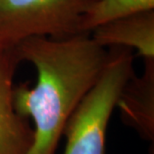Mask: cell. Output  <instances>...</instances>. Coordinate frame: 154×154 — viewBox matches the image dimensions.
Instances as JSON below:
<instances>
[{"instance_id": "obj_4", "label": "cell", "mask_w": 154, "mask_h": 154, "mask_svg": "<svg viewBox=\"0 0 154 154\" xmlns=\"http://www.w3.org/2000/svg\"><path fill=\"white\" fill-rule=\"evenodd\" d=\"M21 62L16 49L0 51V154H28L34 131L14 107V76Z\"/></svg>"}, {"instance_id": "obj_1", "label": "cell", "mask_w": 154, "mask_h": 154, "mask_svg": "<svg viewBox=\"0 0 154 154\" xmlns=\"http://www.w3.org/2000/svg\"><path fill=\"white\" fill-rule=\"evenodd\" d=\"M15 49L37 72L33 87L20 84L13 93L17 113L34 123L28 154H55L67 121L99 79L109 52L89 33L30 38Z\"/></svg>"}, {"instance_id": "obj_7", "label": "cell", "mask_w": 154, "mask_h": 154, "mask_svg": "<svg viewBox=\"0 0 154 154\" xmlns=\"http://www.w3.org/2000/svg\"><path fill=\"white\" fill-rule=\"evenodd\" d=\"M151 10L154 0H94L86 10L80 28L82 33H90L111 21Z\"/></svg>"}, {"instance_id": "obj_5", "label": "cell", "mask_w": 154, "mask_h": 154, "mask_svg": "<svg viewBox=\"0 0 154 154\" xmlns=\"http://www.w3.org/2000/svg\"><path fill=\"white\" fill-rule=\"evenodd\" d=\"M143 75H133L116 104L122 122L142 139L154 140V59H144Z\"/></svg>"}, {"instance_id": "obj_6", "label": "cell", "mask_w": 154, "mask_h": 154, "mask_svg": "<svg viewBox=\"0 0 154 154\" xmlns=\"http://www.w3.org/2000/svg\"><path fill=\"white\" fill-rule=\"evenodd\" d=\"M89 34L104 48L135 49L144 59H154V10L111 21Z\"/></svg>"}, {"instance_id": "obj_2", "label": "cell", "mask_w": 154, "mask_h": 154, "mask_svg": "<svg viewBox=\"0 0 154 154\" xmlns=\"http://www.w3.org/2000/svg\"><path fill=\"white\" fill-rule=\"evenodd\" d=\"M113 48L99 79L66 123L64 154H105L110 117L124 86L134 75L132 51Z\"/></svg>"}, {"instance_id": "obj_3", "label": "cell", "mask_w": 154, "mask_h": 154, "mask_svg": "<svg viewBox=\"0 0 154 154\" xmlns=\"http://www.w3.org/2000/svg\"><path fill=\"white\" fill-rule=\"evenodd\" d=\"M94 0H0V51L34 37L66 38L81 32Z\"/></svg>"}]
</instances>
